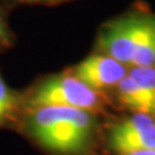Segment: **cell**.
<instances>
[{"label": "cell", "instance_id": "cell-1", "mask_svg": "<svg viewBox=\"0 0 155 155\" xmlns=\"http://www.w3.org/2000/svg\"><path fill=\"white\" fill-rule=\"evenodd\" d=\"M93 113L64 106L32 109L27 118V130L48 151L60 155L83 154L96 132Z\"/></svg>", "mask_w": 155, "mask_h": 155}, {"label": "cell", "instance_id": "cell-2", "mask_svg": "<svg viewBox=\"0 0 155 155\" xmlns=\"http://www.w3.org/2000/svg\"><path fill=\"white\" fill-rule=\"evenodd\" d=\"M97 52L128 67L155 69V14L132 13L109 22L98 35Z\"/></svg>", "mask_w": 155, "mask_h": 155}, {"label": "cell", "instance_id": "cell-3", "mask_svg": "<svg viewBox=\"0 0 155 155\" xmlns=\"http://www.w3.org/2000/svg\"><path fill=\"white\" fill-rule=\"evenodd\" d=\"M102 102L104 98L100 92L89 88L71 72L48 78L27 98V104L32 109L41 106H64L89 113L100 110Z\"/></svg>", "mask_w": 155, "mask_h": 155}, {"label": "cell", "instance_id": "cell-4", "mask_svg": "<svg viewBox=\"0 0 155 155\" xmlns=\"http://www.w3.org/2000/svg\"><path fill=\"white\" fill-rule=\"evenodd\" d=\"M109 146L119 155L155 150V116L133 114L109 132Z\"/></svg>", "mask_w": 155, "mask_h": 155}, {"label": "cell", "instance_id": "cell-5", "mask_svg": "<svg viewBox=\"0 0 155 155\" xmlns=\"http://www.w3.org/2000/svg\"><path fill=\"white\" fill-rule=\"evenodd\" d=\"M128 66L106 54H92L78 64L70 72L97 92L118 85L128 74Z\"/></svg>", "mask_w": 155, "mask_h": 155}, {"label": "cell", "instance_id": "cell-6", "mask_svg": "<svg viewBox=\"0 0 155 155\" xmlns=\"http://www.w3.org/2000/svg\"><path fill=\"white\" fill-rule=\"evenodd\" d=\"M116 93L120 102L134 114L155 116V94L138 87L128 75L116 85Z\"/></svg>", "mask_w": 155, "mask_h": 155}, {"label": "cell", "instance_id": "cell-7", "mask_svg": "<svg viewBox=\"0 0 155 155\" xmlns=\"http://www.w3.org/2000/svg\"><path fill=\"white\" fill-rule=\"evenodd\" d=\"M19 105V97L12 91L0 75V124L7 122L16 114Z\"/></svg>", "mask_w": 155, "mask_h": 155}, {"label": "cell", "instance_id": "cell-8", "mask_svg": "<svg viewBox=\"0 0 155 155\" xmlns=\"http://www.w3.org/2000/svg\"><path fill=\"white\" fill-rule=\"evenodd\" d=\"M128 78H130L142 89L155 94V69L154 67L134 66L128 69Z\"/></svg>", "mask_w": 155, "mask_h": 155}, {"label": "cell", "instance_id": "cell-9", "mask_svg": "<svg viewBox=\"0 0 155 155\" xmlns=\"http://www.w3.org/2000/svg\"><path fill=\"white\" fill-rule=\"evenodd\" d=\"M12 44V34L9 31L3 13L0 12V48H8Z\"/></svg>", "mask_w": 155, "mask_h": 155}, {"label": "cell", "instance_id": "cell-10", "mask_svg": "<svg viewBox=\"0 0 155 155\" xmlns=\"http://www.w3.org/2000/svg\"><path fill=\"white\" fill-rule=\"evenodd\" d=\"M11 2L19 4H57L66 2V0H11Z\"/></svg>", "mask_w": 155, "mask_h": 155}, {"label": "cell", "instance_id": "cell-11", "mask_svg": "<svg viewBox=\"0 0 155 155\" xmlns=\"http://www.w3.org/2000/svg\"><path fill=\"white\" fill-rule=\"evenodd\" d=\"M127 155H155V150H149V151H140V153H132Z\"/></svg>", "mask_w": 155, "mask_h": 155}]
</instances>
